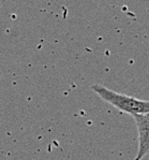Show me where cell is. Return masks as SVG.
Segmentation results:
<instances>
[{"label": "cell", "instance_id": "obj_1", "mask_svg": "<svg viewBox=\"0 0 149 160\" xmlns=\"http://www.w3.org/2000/svg\"><path fill=\"white\" fill-rule=\"evenodd\" d=\"M92 89L102 100L112 104L116 109L120 110L121 112L128 113L131 115L149 114V101L136 99V98L130 97V96L121 95V93H118L99 84L92 86Z\"/></svg>", "mask_w": 149, "mask_h": 160}, {"label": "cell", "instance_id": "obj_2", "mask_svg": "<svg viewBox=\"0 0 149 160\" xmlns=\"http://www.w3.org/2000/svg\"><path fill=\"white\" fill-rule=\"evenodd\" d=\"M132 117L138 132V149L134 160H142L149 152V114H135Z\"/></svg>", "mask_w": 149, "mask_h": 160}]
</instances>
